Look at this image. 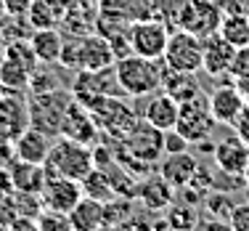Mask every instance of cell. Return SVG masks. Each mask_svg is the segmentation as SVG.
<instances>
[{
  "label": "cell",
  "instance_id": "1",
  "mask_svg": "<svg viewBox=\"0 0 249 231\" xmlns=\"http://www.w3.org/2000/svg\"><path fill=\"white\" fill-rule=\"evenodd\" d=\"M114 75H117V85L124 96L130 98L151 96L162 85V58H146L138 56V53H127V56L114 61Z\"/></svg>",
  "mask_w": 249,
  "mask_h": 231
},
{
  "label": "cell",
  "instance_id": "2",
  "mask_svg": "<svg viewBox=\"0 0 249 231\" xmlns=\"http://www.w3.org/2000/svg\"><path fill=\"white\" fill-rule=\"evenodd\" d=\"M114 53L109 48V40L101 32H88V35H69L64 40L61 56H58V64L61 67H69L74 72L80 69H104V67H114Z\"/></svg>",
  "mask_w": 249,
  "mask_h": 231
},
{
  "label": "cell",
  "instance_id": "3",
  "mask_svg": "<svg viewBox=\"0 0 249 231\" xmlns=\"http://www.w3.org/2000/svg\"><path fill=\"white\" fill-rule=\"evenodd\" d=\"M43 168L48 175H61V178L82 181L93 168H96V165H93V149L88 144H80V141L56 135V138L51 141V152H48V157H45Z\"/></svg>",
  "mask_w": 249,
  "mask_h": 231
},
{
  "label": "cell",
  "instance_id": "4",
  "mask_svg": "<svg viewBox=\"0 0 249 231\" xmlns=\"http://www.w3.org/2000/svg\"><path fill=\"white\" fill-rule=\"evenodd\" d=\"M72 91H64L61 85L51 88V91H40V93H29V128L40 130V133L56 138L61 133V122L67 115L69 104H72Z\"/></svg>",
  "mask_w": 249,
  "mask_h": 231
},
{
  "label": "cell",
  "instance_id": "5",
  "mask_svg": "<svg viewBox=\"0 0 249 231\" xmlns=\"http://www.w3.org/2000/svg\"><path fill=\"white\" fill-rule=\"evenodd\" d=\"M85 106L90 109L93 120H96L98 133L111 135L114 144L122 141L124 133H127V130L135 125V120H138V115H135L120 96H98V98H93V101H88Z\"/></svg>",
  "mask_w": 249,
  "mask_h": 231
},
{
  "label": "cell",
  "instance_id": "6",
  "mask_svg": "<svg viewBox=\"0 0 249 231\" xmlns=\"http://www.w3.org/2000/svg\"><path fill=\"white\" fill-rule=\"evenodd\" d=\"M215 125H217V122H215V117H212L210 98H207L204 93H199V96L188 98V101H183L180 106H178L175 130L191 146H196V144H201V141L210 138L212 130H215Z\"/></svg>",
  "mask_w": 249,
  "mask_h": 231
},
{
  "label": "cell",
  "instance_id": "7",
  "mask_svg": "<svg viewBox=\"0 0 249 231\" xmlns=\"http://www.w3.org/2000/svg\"><path fill=\"white\" fill-rule=\"evenodd\" d=\"M37 56L29 48V40H16V43H5V58L0 67V82L5 85V91H27L29 77L37 69Z\"/></svg>",
  "mask_w": 249,
  "mask_h": 231
},
{
  "label": "cell",
  "instance_id": "8",
  "mask_svg": "<svg viewBox=\"0 0 249 231\" xmlns=\"http://www.w3.org/2000/svg\"><path fill=\"white\" fill-rule=\"evenodd\" d=\"M170 29L164 21L146 16V19H135L127 24V38H130V51L146 58H162L164 48L170 40Z\"/></svg>",
  "mask_w": 249,
  "mask_h": 231
},
{
  "label": "cell",
  "instance_id": "9",
  "mask_svg": "<svg viewBox=\"0 0 249 231\" xmlns=\"http://www.w3.org/2000/svg\"><path fill=\"white\" fill-rule=\"evenodd\" d=\"M162 64L180 72H199L201 69V38L175 27L170 32L167 48L162 53Z\"/></svg>",
  "mask_w": 249,
  "mask_h": 231
},
{
  "label": "cell",
  "instance_id": "10",
  "mask_svg": "<svg viewBox=\"0 0 249 231\" xmlns=\"http://www.w3.org/2000/svg\"><path fill=\"white\" fill-rule=\"evenodd\" d=\"M120 85H117L114 67L104 69H80L72 82V96L80 104H88L98 96H120Z\"/></svg>",
  "mask_w": 249,
  "mask_h": 231
},
{
  "label": "cell",
  "instance_id": "11",
  "mask_svg": "<svg viewBox=\"0 0 249 231\" xmlns=\"http://www.w3.org/2000/svg\"><path fill=\"white\" fill-rule=\"evenodd\" d=\"M220 21H223V8L215 0H186L178 27L196 35V38H207V35L217 32Z\"/></svg>",
  "mask_w": 249,
  "mask_h": 231
},
{
  "label": "cell",
  "instance_id": "12",
  "mask_svg": "<svg viewBox=\"0 0 249 231\" xmlns=\"http://www.w3.org/2000/svg\"><path fill=\"white\" fill-rule=\"evenodd\" d=\"M29 128L27 98L16 91H5L0 96V144H14Z\"/></svg>",
  "mask_w": 249,
  "mask_h": 231
},
{
  "label": "cell",
  "instance_id": "13",
  "mask_svg": "<svg viewBox=\"0 0 249 231\" xmlns=\"http://www.w3.org/2000/svg\"><path fill=\"white\" fill-rule=\"evenodd\" d=\"M40 199H43V210H53V212H64L67 215L82 199V186H80V181L61 178V175H48L43 189H40Z\"/></svg>",
  "mask_w": 249,
  "mask_h": 231
},
{
  "label": "cell",
  "instance_id": "14",
  "mask_svg": "<svg viewBox=\"0 0 249 231\" xmlns=\"http://www.w3.org/2000/svg\"><path fill=\"white\" fill-rule=\"evenodd\" d=\"M58 135L93 146V144L98 141V125H96V120H93L90 109H88L85 104H80L77 98H72V104H69L67 115H64L61 133H58Z\"/></svg>",
  "mask_w": 249,
  "mask_h": 231
},
{
  "label": "cell",
  "instance_id": "15",
  "mask_svg": "<svg viewBox=\"0 0 249 231\" xmlns=\"http://www.w3.org/2000/svg\"><path fill=\"white\" fill-rule=\"evenodd\" d=\"M212 159H215V168L223 175H244L249 162V146L233 133L212 149Z\"/></svg>",
  "mask_w": 249,
  "mask_h": 231
},
{
  "label": "cell",
  "instance_id": "16",
  "mask_svg": "<svg viewBox=\"0 0 249 231\" xmlns=\"http://www.w3.org/2000/svg\"><path fill=\"white\" fill-rule=\"evenodd\" d=\"M233 45L220 32H212L201 38V69L210 77H223L228 72V64L233 58Z\"/></svg>",
  "mask_w": 249,
  "mask_h": 231
},
{
  "label": "cell",
  "instance_id": "17",
  "mask_svg": "<svg viewBox=\"0 0 249 231\" xmlns=\"http://www.w3.org/2000/svg\"><path fill=\"white\" fill-rule=\"evenodd\" d=\"M207 98H210V109H212V117H215L217 125H233V120L247 106L236 82L217 85L215 91H212V96H207Z\"/></svg>",
  "mask_w": 249,
  "mask_h": 231
},
{
  "label": "cell",
  "instance_id": "18",
  "mask_svg": "<svg viewBox=\"0 0 249 231\" xmlns=\"http://www.w3.org/2000/svg\"><path fill=\"white\" fill-rule=\"evenodd\" d=\"M157 168H159V175L178 192V189L188 186V181L194 178L199 159L191 152H175V154H164V159H159Z\"/></svg>",
  "mask_w": 249,
  "mask_h": 231
},
{
  "label": "cell",
  "instance_id": "19",
  "mask_svg": "<svg viewBox=\"0 0 249 231\" xmlns=\"http://www.w3.org/2000/svg\"><path fill=\"white\" fill-rule=\"evenodd\" d=\"M135 199L151 212L167 210L170 205L175 202V189L170 186L162 175H146L143 181H138V192H135Z\"/></svg>",
  "mask_w": 249,
  "mask_h": 231
},
{
  "label": "cell",
  "instance_id": "20",
  "mask_svg": "<svg viewBox=\"0 0 249 231\" xmlns=\"http://www.w3.org/2000/svg\"><path fill=\"white\" fill-rule=\"evenodd\" d=\"M159 91H164L170 98H175L178 104L204 93L199 85V80H196V72H180V69H170V67H164V64H162V85H159Z\"/></svg>",
  "mask_w": 249,
  "mask_h": 231
},
{
  "label": "cell",
  "instance_id": "21",
  "mask_svg": "<svg viewBox=\"0 0 249 231\" xmlns=\"http://www.w3.org/2000/svg\"><path fill=\"white\" fill-rule=\"evenodd\" d=\"M178 104L175 98H170L164 91H157L149 96V101L143 106V120L151 122L154 128H159L164 133V130H173L175 122H178Z\"/></svg>",
  "mask_w": 249,
  "mask_h": 231
},
{
  "label": "cell",
  "instance_id": "22",
  "mask_svg": "<svg viewBox=\"0 0 249 231\" xmlns=\"http://www.w3.org/2000/svg\"><path fill=\"white\" fill-rule=\"evenodd\" d=\"M51 141H53L51 135L40 133V130H35V128H27L24 133L11 144L14 146V157L24 159V162L43 165L45 157H48V152H51Z\"/></svg>",
  "mask_w": 249,
  "mask_h": 231
},
{
  "label": "cell",
  "instance_id": "23",
  "mask_svg": "<svg viewBox=\"0 0 249 231\" xmlns=\"http://www.w3.org/2000/svg\"><path fill=\"white\" fill-rule=\"evenodd\" d=\"M29 48L35 51L40 64H56L64 48V35L56 27H37L29 35Z\"/></svg>",
  "mask_w": 249,
  "mask_h": 231
},
{
  "label": "cell",
  "instance_id": "24",
  "mask_svg": "<svg viewBox=\"0 0 249 231\" xmlns=\"http://www.w3.org/2000/svg\"><path fill=\"white\" fill-rule=\"evenodd\" d=\"M67 218H69V229H74V231L104 229V202L82 194V199L67 212Z\"/></svg>",
  "mask_w": 249,
  "mask_h": 231
},
{
  "label": "cell",
  "instance_id": "25",
  "mask_svg": "<svg viewBox=\"0 0 249 231\" xmlns=\"http://www.w3.org/2000/svg\"><path fill=\"white\" fill-rule=\"evenodd\" d=\"M8 173H11V181H14V192H32V194H40L43 189L45 173L43 165H35V162H24V159H11L8 165Z\"/></svg>",
  "mask_w": 249,
  "mask_h": 231
},
{
  "label": "cell",
  "instance_id": "26",
  "mask_svg": "<svg viewBox=\"0 0 249 231\" xmlns=\"http://www.w3.org/2000/svg\"><path fill=\"white\" fill-rule=\"evenodd\" d=\"M69 8V0H32L27 11V19L32 21V27H58Z\"/></svg>",
  "mask_w": 249,
  "mask_h": 231
},
{
  "label": "cell",
  "instance_id": "27",
  "mask_svg": "<svg viewBox=\"0 0 249 231\" xmlns=\"http://www.w3.org/2000/svg\"><path fill=\"white\" fill-rule=\"evenodd\" d=\"M217 32L228 40L233 48L249 45V14L247 11H233V14H223V21Z\"/></svg>",
  "mask_w": 249,
  "mask_h": 231
},
{
  "label": "cell",
  "instance_id": "28",
  "mask_svg": "<svg viewBox=\"0 0 249 231\" xmlns=\"http://www.w3.org/2000/svg\"><path fill=\"white\" fill-rule=\"evenodd\" d=\"M80 186H82V194H85V197H93V199H98V202H109L111 197H117L106 170H101V168H93L90 173L80 181Z\"/></svg>",
  "mask_w": 249,
  "mask_h": 231
},
{
  "label": "cell",
  "instance_id": "29",
  "mask_svg": "<svg viewBox=\"0 0 249 231\" xmlns=\"http://www.w3.org/2000/svg\"><path fill=\"white\" fill-rule=\"evenodd\" d=\"M32 21L27 16H14V14H5L0 19V40L3 43H16V40H29L32 35Z\"/></svg>",
  "mask_w": 249,
  "mask_h": 231
},
{
  "label": "cell",
  "instance_id": "30",
  "mask_svg": "<svg viewBox=\"0 0 249 231\" xmlns=\"http://www.w3.org/2000/svg\"><path fill=\"white\" fill-rule=\"evenodd\" d=\"M167 226L170 229H196L199 226V210L196 205H170L167 210Z\"/></svg>",
  "mask_w": 249,
  "mask_h": 231
},
{
  "label": "cell",
  "instance_id": "31",
  "mask_svg": "<svg viewBox=\"0 0 249 231\" xmlns=\"http://www.w3.org/2000/svg\"><path fill=\"white\" fill-rule=\"evenodd\" d=\"M201 205H204V210L210 212L212 218H217V221H228L231 210H233V199L225 197V189H210V192L204 194V199H201Z\"/></svg>",
  "mask_w": 249,
  "mask_h": 231
},
{
  "label": "cell",
  "instance_id": "32",
  "mask_svg": "<svg viewBox=\"0 0 249 231\" xmlns=\"http://www.w3.org/2000/svg\"><path fill=\"white\" fill-rule=\"evenodd\" d=\"M183 5H186V0H151V16L164 21L170 29H175L180 21Z\"/></svg>",
  "mask_w": 249,
  "mask_h": 231
},
{
  "label": "cell",
  "instance_id": "33",
  "mask_svg": "<svg viewBox=\"0 0 249 231\" xmlns=\"http://www.w3.org/2000/svg\"><path fill=\"white\" fill-rule=\"evenodd\" d=\"M225 77H231V82H239L249 77V45H241V48L233 51V58L228 64Z\"/></svg>",
  "mask_w": 249,
  "mask_h": 231
},
{
  "label": "cell",
  "instance_id": "34",
  "mask_svg": "<svg viewBox=\"0 0 249 231\" xmlns=\"http://www.w3.org/2000/svg\"><path fill=\"white\" fill-rule=\"evenodd\" d=\"M35 226L40 231H67L69 229V218L64 212H53V210H43L35 221Z\"/></svg>",
  "mask_w": 249,
  "mask_h": 231
},
{
  "label": "cell",
  "instance_id": "35",
  "mask_svg": "<svg viewBox=\"0 0 249 231\" xmlns=\"http://www.w3.org/2000/svg\"><path fill=\"white\" fill-rule=\"evenodd\" d=\"M19 218V205H16V194H0V229H11L14 221Z\"/></svg>",
  "mask_w": 249,
  "mask_h": 231
},
{
  "label": "cell",
  "instance_id": "36",
  "mask_svg": "<svg viewBox=\"0 0 249 231\" xmlns=\"http://www.w3.org/2000/svg\"><path fill=\"white\" fill-rule=\"evenodd\" d=\"M162 146H164V154H175V152H188L191 144L173 128V130H164L162 133Z\"/></svg>",
  "mask_w": 249,
  "mask_h": 231
},
{
  "label": "cell",
  "instance_id": "37",
  "mask_svg": "<svg viewBox=\"0 0 249 231\" xmlns=\"http://www.w3.org/2000/svg\"><path fill=\"white\" fill-rule=\"evenodd\" d=\"M51 88H58V77H53L51 72H40V69H35V75L29 77V93L51 91Z\"/></svg>",
  "mask_w": 249,
  "mask_h": 231
},
{
  "label": "cell",
  "instance_id": "38",
  "mask_svg": "<svg viewBox=\"0 0 249 231\" xmlns=\"http://www.w3.org/2000/svg\"><path fill=\"white\" fill-rule=\"evenodd\" d=\"M228 226L236 231H249V202L233 205V210L228 215Z\"/></svg>",
  "mask_w": 249,
  "mask_h": 231
},
{
  "label": "cell",
  "instance_id": "39",
  "mask_svg": "<svg viewBox=\"0 0 249 231\" xmlns=\"http://www.w3.org/2000/svg\"><path fill=\"white\" fill-rule=\"evenodd\" d=\"M231 128H233V133L249 146V106H244V109H241V115L233 120V125H231Z\"/></svg>",
  "mask_w": 249,
  "mask_h": 231
},
{
  "label": "cell",
  "instance_id": "40",
  "mask_svg": "<svg viewBox=\"0 0 249 231\" xmlns=\"http://www.w3.org/2000/svg\"><path fill=\"white\" fill-rule=\"evenodd\" d=\"M5 3V14H14V16H27L32 0H3Z\"/></svg>",
  "mask_w": 249,
  "mask_h": 231
},
{
  "label": "cell",
  "instance_id": "41",
  "mask_svg": "<svg viewBox=\"0 0 249 231\" xmlns=\"http://www.w3.org/2000/svg\"><path fill=\"white\" fill-rule=\"evenodd\" d=\"M14 192V181H11L8 165H0V194H11Z\"/></svg>",
  "mask_w": 249,
  "mask_h": 231
},
{
  "label": "cell",
  "instance_id": "42",
  "mask_svg": "<svg viewBox=\"0 0 249 231\" xmlns=\"http://www.w3.org/2000/svg\"><path fill=\"white\" fill-rule=\"evenodd\" d=\"M236 85H239L241 96H244V104L249 106V77H247V80H239V82H236Z\"/></svg>",
  "mask_w": 249,
  "mask_h": 231
},
{
  "label": "cell",
  "instance_id": "43",
  "mask_svg": "<svg viewBox=\"0 0 249 231\" xmlns=\"http://www.w3.org/2000/svg\"><path fill=\"white\" fill-rule=\"evenodd\" d=\"M69 5H98V0H69Z\"/></svg>",
  "mask_w": 249,
  "mask_h": 231
},
{
  "label": "cell",
  "instance_id": "44",
  "mask_svg": "<svg viewBox=\"0 0 249 231\" xmlns=\"http://www.w3.org/2000/svg\"><path fill=\"white\" fill-rule=\"evenodd\" d=\"M3 58H5V43L0 40V67H3Z\"/></svg>",
  "mask_w": 249,
  "mask_h": 231
},
{
  "label": "cell",
  "instance_id": "45",
  "mask_svg": "<svg viewBox=\"0 0 249 231\" xmlns=\"http://www.w3.org/2000/svg\"><path fill=\"white\" fill-rule=\"evenodd\" d=\"M244 181H247V189H249V162H247V170H244Z\"/></svg>",
  "mask_w": 249,
  "mask_h": 231
},
{
  "label": "cell",
  "instance_id": "46",
  "mask_svg": "<svg viewBox=\"0 0 249 231\" xmlns=\"http://www.w3.org/2000/svg\"><path fill=\"white\" fill-rule=\"evenodd\" d=\"M3 16H5V3L0 0V19H3Z\"/></svg>",
  "mask_w": 249,
  "mask_h": 231
},
{
  "label": "cell",
  "instance_id": "47",
  "mask_svg": "<svg viewBox=\"0 0 249 231\" xmlns=\"http://www.w3.org/2000/svg\"><path fill=\"white\" fill-rule=\"evenodd\" d=\"M3 93H5V85H3V82H0V96H3Z\"/></svg>",
  "mask_w": 249,
  "mask_h": 231
}]
</instances>
